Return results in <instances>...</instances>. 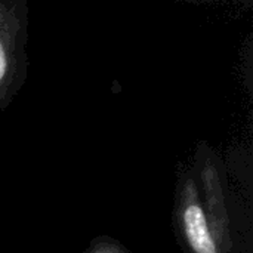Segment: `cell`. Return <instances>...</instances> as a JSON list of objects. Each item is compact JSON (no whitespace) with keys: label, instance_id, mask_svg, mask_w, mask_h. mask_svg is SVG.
Here are the masks:
<instances>
[{"label":"cell","instance_id":"4","mask_svg":"<svg viewBox=\"0 0 253 253\" xmlns=\"http://www.w3.org/2000/svg\"><path fill=\"white\" fill-rule=\"evenodd\" d=\"M194 6H211V7H227L233 10H249L252 9L253 0H176Z\"/></svg>","mask_w":253,"mask_h":253},{"label":"cell","instance_id":"3","mask_svg":"<svg viewBox=\"0 0 253 253\" xmlns=\"http://www.w3.org/2000/svg\"><path fill=\"white\" fill-rule=\"evenodd\" d=\"M83 253H132L123 243H120L119 240L108 237V236H99L95 237L87 249Z\"/></svg>","mask_w":253,"mask_h":253},{"label":"cell","instance_id":"1","mask_svg":"<svg viewBox=\"0 0 253 253\" xmlns=\"http://www.w3.org/2000/svg\"><path fill=\"white\" fill-rule=\"evenodd\" d=\"M172 224L184 253H237L227 170L205 141L178 170Z\"/></svg>","mask_w":253,"mask_h":253},{"label":"cell","instance_id":"2","mask_svg":"<svg viewBox=\"0 0 253 253\" xmlns=\"http://www.w3.org/2000/svg\"><path fill=\"white\" fill-rule=\"evenodd\" d=\"M28 0H0V111L28 80Z\"/></svg>","mask_w":253,"mask_h":253}]
</instances>
